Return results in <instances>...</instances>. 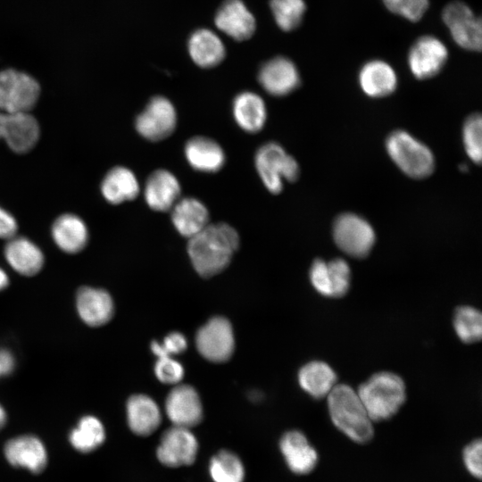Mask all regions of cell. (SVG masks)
<instances>
[{"instance_id":"1","label":"cell","mask_w":482,"mask_h":482,"mask_svg":"<svg viewBox=\"0 0 482 482\" xmlns=\"http://www.w3.org/2000/svg\"><path fill=\"white\" fill-rule=\"evenodd\" d=\"M239 235L228 223H209L188 238L187 253L193 267L202 277H212L229 264L239 246Z\"/></svg>"},{"instance_id":"2","label":"cell","mask_w":482,"mask_h":482,"mask_svg":"<svg viewBox=\"0 0 482 482\" xmlns=\"http://www.w3.org/2000/svg\"><path fill=\"white\" fill-rule=\"evenodd\" d=\"M329 417L334 426L356 444H367L374 436L370 418L356 391L345 384L336 385L327 395Z\"/></svg>"},{"instance_id":"3","label":"cell","mask_w":482,"mask_h":482,"mask_svg":"<svg viewBox=\"0 0 482 482\" xmlns=\"http://www.w3.org/2000/svg\"><path fill=\"white\" fill-rule=\"evenodd\" d=\"M373 422L395 416L405 401V384L395 373L380 371L359 386L356 391Z\"/></svg>"},{"instance_id":"4","label":"cell","mask_w":482,"mask_h":482,"mask_svg":"<svg viewBox=\"0 0 482 482\" xmlns=\"http://www.w3.org/2000/svg\"><path fill=\"white\" fill-rule=\"evenodd\" d=\"M386 148L395 165L407 176L423 179L433 172L435 159L431 150L408 132H392Z\"/></svg>"},{"instance_id":"5","label":"cell","mask_w":482,"mask_h":482,"mask_svg":"<svg viewBox=\"0 0 482 482\" xmlns=\"http://www.w3.org/2000/svg\"><path fill=\"white\" fill-rule=\"evenodd\" d=\"M254 163L263 185L275 195L281 192L284 181H295L300 173L295 159L275 142L266 143L257 150Z\"/></svg>"},{"instance_id":"6","label":"cell","mask_w":482,"mask_h":482,"mask_svg":"<svg viewBox=\"0 0 482 482\" xmlns=\"http://www.w3.org/2000/svg\"><path fill=\"white\" fill-rule=\"evenodd\" d=\"M40 95L38 82L29 74L14 69L0 71V111L29 112Z\"/></svg>"},{"instance_id":"7","label":"cell","mask_w":482,"mask_h":482,"mask_svg":"<svg viewBox=\"0 0 482 482\" xmlns=\"http://www.w3.org/2000/svg\"><path fill=\"white\" fill-rule=\"evenodd\" d=\"M333 237L346 254L362 258L372 249L376 234L368 220L354 213L339 215L333 224Z\"/></svg>"},{"instance_id":"8","label":"cell","mask_w":482,"mask_h":482,"mask_svg":"<svg viewBox=\"0 0 482 482\" xmlns=\"http://www.w3.org/2000/svg\"><path fill=\"white\" fill-rule=\"evenodd\" d=\"M177 112L172 103L166 97H153L137 115V131L150 141H160L170 137L176 129Z\"/></svg>"},{"instance_id":"9","label":"cell","mask_w":482,"mask_h":482,"mask_svg":"<svg viewBox=\"0 0 482 482\" xmlns=\"http://www.w3.org/2000/svg\"><path fill=\"white\" fill-rule=\"evenodd\" d=\"M442 18L460 46L470 51L481 50V20L466 4L461 1L449 3L443 10Z\"/></svg>"},{"instance_id":"10","label":"cell","mask_w":482,"mask_h":482,"mask_svg":"<svg viewBox=\"0 0 482 482\" xmlns=\"http://www.w3.org/2000/svg\"><path fill=\"white\" fill-rule=\"evenodd\" d=\"M198 442L190 428L172 426L163 432L156 448V457L164 466H189L196 459Z\"/></svg>"},{"instance_id":"11","label":"cell","mask_w":482,"mask_h":482,"mask_svg":"<svg viewBox=\"0 0 482 482\" xmlns=\"http://www.w3.org/2000/svg\"><path fill=\"white\" fill-rule=\"evenodd\" d=\"M195 345L205 359L222 362L230 358L235 346L232 327L223 317L210 320L197 331Z\"/></svg>"},{"instance_id":"12","label":"cell","mask_w":482,"mask_h":482,"mask_svg":"<svg viewBox=\"0 0 482 482\" xmlns=\"http://www.w3.org/2000/svg\"><path fill=\"white\" fill-rule=\"evenodd\" d=\"M447 56V48L443 42L433 36H422L411 46L408 64L417 79H429L441 71Z\"/></svg>"},{"instance_id":"13","label":"cell","mask_w":482,"mask_h":482,"mask_svg":"<svg viewBox=\"0 0 482 482\" xmlns=\"http://www.w3.org/2000/svg\"><path fill=\"white\" fill-rule=\"evenodd\" d=\"M4 454L10 465L35 474L44 471L48 462L44 443L33 435H22L8 440L4 446Z\"/></svg>"},{"instance_id":"14","label":"cell","mask_w":482,"mask_h":482,"mask_svg":"<svg viewBox=\"0 0 482 482\" xmlns=\"http://www.w3.org/2000/svg\"><path fill=\"white\" fill-rule=\"evenodd\" d=\"M279 450L291 472L304 476L312 473L319 464V453L300 430L284 433L279 440Z\"/></svg>"},{"instance_id":"15","label":"cell","mask_w":482,"mask_h":482,"mask_svg":"<svg viewBox=\"0 0 482 482\" xmlns=\"http://www.w3.org/2000/svg\"><path fill=\"white\" fill-rule=\"evenodd\" d=\"M165 411L173 426L190 428L203 419V406L195 389L189 385H178L165 401Z\"/></svg>"},{"instance_id":"16","label":"cell","mask_w":482,"mask_h":482,"mask_svg":"<svg viewBox=\"0 0 482 482\" xmlns=\"http://www.w3.org/2000/svg\"><path fill=\"white\" fill-rule=\"evenodd\" d=\"M39 135L38 122L29 112H3L2 138L12 151L17 154L30 151L37 143Z\"/></svg>"},{"instance_id":"17","label":"cell","mask_w":482,"mask_h":482,"mask_svg":"<svg viewBox=\"0 0 482 482\" xmlns=\"http://www.w3.org/2000/svg\"><path fill=\"white\" fill-rule=\"evenodd\" d=\"M258 79L269 94L276 96L290 94L300 83V76L295 65L283 56L266 62L259 71Z\"/></svg>"},{"instance_id":"18","label":"cell","mask_w":482,"mask_h":482,"mask_svg":"<svg viewBox=\"0 0 482 482\" xmlns=\"http://www.w3.org/2000/svg\"><path fill=\"white\" fill-rule=\"evenodd\" d=\"M217 28L237 41L248 39L255 30V19L242 0H226L219 7Z\"/></svg>"},{"instance_id":"19","label":"cell","mask_w":482,"mask_h":482,"mask_svg":"<svg viewBox=\"0 0 482 482\" xmlns=\"http://www.w3.org/2000/svg\"><path fill=\"white\" fill-rule=\"evenodd\" d=\"M180 184L176 176L163 169L153 171L144 187L147 205L157 212L170 211L180 198Z\"/></svg>"},{"instance_id":"20","label":"cell","mask_w":482,"mask_h":482,"mask_svg":"<svg viewBox=\"0 0 482 482\" xmlns=\"http://www.w3.org/2000/svg\"><path fill=\"white\" fill-rule=\"evenodd\" d=\"M170 211L173 226L181 236L187 238L199 233L210 223L208 209L194 197L179 198Z\"/></svg>"},{"instance_id":"21","label":"cell","mask_w":482,"mask_h":482,"mask_svg":"<svg viewBox=\"0 0 482 482\" xmlns=\"http://www.w3.org/2000/svg\"><path fill=\"white\" fill-rule=\"evenodd\" d=\"M77 309L84 322L98 327L108 322L112 317L113 303L106 291L83 287L77 294Z\"/></svg>"},{"instance_id":"22","label":"cell","mask_w":482,"mask_h":482,"mask_svg":"<svg viewBox=\"0 0 482 482\" xmlns=\"http://www.w3.org/2000/svg\"><path fill=\"white\" fill-rule=\"evenodd\" d=\"M184 152L189 165L202 172L219 171L226 160L222 147L213 139L202 136L190 138Z\"/></svg>"},{"instance_id":"23","label":"cell","mask_w":482,"mask_h":482,"mask_svg":"<svg viewBox=\"0 0 482 482\" xmlns=\"http://www.w3.org/2000/svg\"><path fill=\"white\" fill-rule=\"evenodd\" d=\"M4 256L15 271L25 276L37 274L44 264V255L39 247L23 237L8 239Z\"/></svg>"},{"instance_id":"24","label":"cell","mask_w":482,"mask_h":482,"mask_svg":"<svg viewBox=\"0 0 482 482\" xmlns=\"http://www.w3.org/2000/svg\"><path fill=\"white\" fill-rule=\"evenodd\" d=\"M127 420L133 433L146 436L158 428L162 415L152 398L145 395H135L127 403Z\"/></svg>"},{"instance_id":"25","label":"cell","mask_w":482,"mask_h":482,"mask_svg":"<svg viewBox=\"0 0 482 482\" xmlns=\"http://www.w3.org/2000/svg\"><path fill=\"white\" fill-rule=\"evenodd\" d=\"M362 91L370 97H383L395 91L397 77L394 69L386 62L373 60L365 63L359 73Z\"/></svg>"},{"instance_id":"26","label":"cell","mask_w":482,"mask_h":482,"mask_svg":"<svg viewBox=\"0 0 482 482\" xmlns=\"http://www.w3.org/2000/svg\"><path fill=\"white\" fill-rule=\"evenodd\" d=\"M52 237L57 246L69 253L81 251L88 241L87 227L79 216L65 213L52 226Z\"/></svg>"},{"instance_id":"27","label":"cell","mask_w":482,"mask_h":482,"mask_svg":"<svg viewBox=\"0 0 482 482\" xmlns=\"http://www.w3.org/2000/svg\"><path fill=\"white\" fill-rule=\"evenodd\" d=\"M233 116L243 130L248 133L259 132L267 120L265 103L253 92H242L233 101Z\"/></svg>"},{"instance_id":"28","label":"cell","mask_w":482,"mask_h":482,"mask_svg":"<svg viewBox=\"0 0 482 482\" xmlns=\"http://www.w3.org/2000/svg\"><path fill=\"white\" fill-rule=\"evenodd\" d=\"M139 190V184L134 172L122 166L110 170L101 184L103 196L112 204L135 199Z\"/></svg>"},{"instance_id":"29","label":"cell","mask_w":482,"mask_h":482,"mask_svg":"<svg viewBox=\"0 0 482 482\" xmlns=\"http://www.w3.org/2000/svg\"><path fill=\"white\" fill-rule=\"evenodd\" d=\"M188 53L195 64L202 68L218 65L225 57V46L212 30L200 29L188 39Z\"/></svg>"},{"instance_id":"30","label":"cell","mask_w":482,"mask_h":482,"mask_svg":"<svg viewBox=\"0 0 482 482\" xmlns=\"http://www.w3.org/2000/svg\"><path fill=\"white\" fill-rule=\"evenodd\" d=\"M298 382L306 393L320 399L327 397L337 385V374L328 363L312 361L300 369Z\"/></svg>"},{"instance_id":"31","label":"cell","mask_w":482,"mask_h":482,"mask_svg":"<svg viewBox=\"0 0 482 482\" xmlns=\"http://www.w3.org/2000/svg\"><path fill=\"white\" fill-rule=\"evenodd\" d=\"M105 440L103 423L95 416L82 417L69 434L71 446L78 452L88 453L98 449Z\"/></svg>"},{"instance_id":"32","label":"cell","mask_w":482,"mask_h":482,"mask_svg":"<svg viewBox=\"0 0 482 482\" xmlns=\"http://www.w3.org/2000/svg\"><path fill=\"white\" fill-rule=\"evenodd\" d=\"M209 474L213 482H244L245 470L235 453L221 450L211 458Z\"/></svg>"},{"instance_id":"33","label":"cell","mask_w":482,"mask_h":482,"mask_svg":"<svg viewBox=\"0 0 482 482\" xmlns=\"http://www.w3.org/2000/svg\"><path fill=\"white\" fill-rule=\"evenodd\" d=\"M453 327L459 338L464 343H474L482 336L481 312L471 306H460L455 310Z\"/></svg>"},{"instance_id":"34","label":"cell","mask_w":482,"mask_h":482,"mask_svg":"<svg viewBox=\"0 0 482 482\" xmlns=\"http://www.w3.org/2000/svg\"><path fill=\"white\" fill-rule=\"evenodd\" d=\"M270 5L276 23L285 31L299 26L306 9L304 0H270Z\"/></svg>"},{"instance_id":"35","label":"cell","mask_w":482,"mask_h":482,"mask_svg":"<svg viewBox=\"0 0 482 482\" xmlns=\"http://www.w3.org/2000/svg\"><path fill=\"white\" fill-rule=\"evenodd\" d=\"M482 120L478 113L470 115L464 123L462 137L466 154L470 159L480 163L482 157Z\"/></svg>"},{"instance_id":"36","label":"cell","mask_w":482,"mask_h":482,"mask_svg":"<svg viewBox=\"0 0 482 482\" xmlns=\"http://www.w3.org/2000/svg\"><path fill=\"white\" fill-rule=\"evenodd\" d=\"M327 263L332 297H341L347 293L350 287V267L348 263L341 258H335Z\"/></svg>"},{"instance_id":"37","label":"cell","mask_w":482,"mask_h":482,"mask_svg":"<svg viewBox=\"0 0 482 482\" xmlns=\"http://www.w3.org/2000/svg\"><path fill=\"white\" fill-rule=\"evenodd\" d=\"M386 8L395 14L411 21H418L428 7V0H383Z\"/></svg>"},{"instance_id":"38","label":"cell","mask_w":482,"mask_h":482,"mask_svg":"<svg viewBox=\"0 0 482 482\" xmlns=\"http://www.w3.org/2000/svg\"><path fill=\"white\" fill-rule=\"evenodd\" d=\"M154 372L161 382L170 385L178 384L184 376L182 365L172 356L158 358L154 366Z\"/></svg>"},{"instance_id":"39","label":"cell","mask_w":482,"mask_h":482,"mask_svg":"<svg viewBox=\"0 0 482 482\" xmlns=\"http://www.w3.org/2000/svg\"><path fill=\"white\" fill-rule=\"evenodd\" d=\"M482 441L477 438L462 449L461 460L466 470L475 478L482 477Z\"/></svg>"},{"instance_id":"40","label":"cell","mask_w":482,"mask_h":482,"mask_svg":"<svg viewBox=\"0 0 482 482\" xmlns=\"http://www.w3.org/2000/svg\"><path fill=\"white\" fill-rule=\"evenodd\" d=\"M187 342L184 335L179 332H172L162 343L153 342L151 350L157 358H160L180 353L187 349Z\"/></svg>"},{"instance_id":"41","label":"cell","mask_w":482,"mask_h":482,"mask_svg":"<svg viewBox=\"0 0 482 482\" xmlns=\"http://www.w3.org/2000/svg\"><path fill=\"white\" fill-rule=\"evenodd\" d=\"M310 280L315 290L324 296L332 297L327 262L316 259L310 269Z\"/></svg>"},{"instance_id":"42","label":"cell","mask_w":482,"mask_h":482,"mask_svg":"<svg viewBox=\"0 0 482 482\" xmlns=\"http://www.w3.org/2000/svg\"><path fill=\"white\" fill-rule=\"evenodd\" d=\"M18 225L13 216L0 207V238L10 239L15 237Z\"/></svg>"},{"instance_id":"43","label":"cell","mask_w":482,"mask_h":482,"mask_svg":"<svg viewBox=\"0 0 482 482\" xmlns=\"http://www.w3.org/2000/svg\"><path fill=\"white\" fill-rule=\"evenodd\" d=\"M14 368V359L12 354L5 349L0 350V370L2 375H7Z\"/></svg>"},{"instance_id":"44","label":"cell","mask_w":482,"mask_h":482,"mask_svg":"<svg viewBox=\"0 0 482 482\" xmlns=\"http://www.w3.org/2000/svg\"><path fill=\"white\" fill-rule=\"evenodd\" d=\"M8 282L6 273L0 268V290L4 289L8 285Z\"/></svg>"},{"instance_id":"45","label":"cell","mask_w":482,"mask_h":482,"mask_svg":"<svg viewBox=\"0 0 482 482\" xmlns=\"http://www.w3.org/2000/svg\"><path fill=\"white\" fill-rule=\"evenodd\" d=\"M6 422V413L4 408L0 405V429L4 428Z\"/></svg>"},{"instance_id":"46","label":"cell","mask_w":482,"mask_h":482,"mask_svg":"<svg viewBox=\"0 0 482 482\" xmlns=\"http://www.w3.org/2000/svg\"><path fill=\"white\" fill-rule=\"evenodd\" d=\"M2 117H3V112H0V139L2 138Z\"/></svg>"},{"instance_id":"47","label":"cell","mask_w":482,"mask_h":482,"mask_svg":"<svg viewBox=\"0 0 482 482\" xmlns=\"http://www.w3.org/2000/svg\"><path fill=\"white\" fill-rule=\"evenodd\" d=\"M0 375H2V374H1V370H0Z\"/></svg>"}]
</instances>
